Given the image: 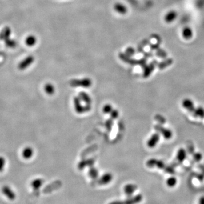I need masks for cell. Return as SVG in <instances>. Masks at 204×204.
<instances>
[{"instance_id": "20", "label": "cell", "mask_w": 204, "mask_h": 204, "mask_svg": "<svg viewBox=\"0 0 204 204\" xmlns=\"http://www.w3.org/2000/svg\"><path fill=\"white\" fill-rule=\"evenodd\" d=\"M79 98L81 99V101H83L85 103H86L87 105H90L91 102V98L89 97V95L84 92H81L79 94Z\"/></svg>"}, {"instance_id": "30", "label": "cell", "mask_w": 204, "mask_h": 204, "mask_svg": "<svg viewBox=\"0 0 204 204\" xmlns=\"http://www.w3.org/2000/svg\"><path fill=\"white\" fill-rule=\"evenodd\" d=\"M157 159L155 158H151L148 160L146 162V166L149 168H153L156 166Z\"/></svg>"}, {"instance_id": "6", "label": "cell", "mask_w": 204, "mask_h": 204, "mask_svg": "<svg viewBox=\"0 0 204 204\" xmlns=\"http://www.w3.org/2000/svg\"><path fill=\"white\" fill-rule=\"evenodd\" d=\"M2 193L7 197L9 200L14 201L16 198V194L10 187L8 186H4L1 189Z\"/></svg>"}, {"instance_id": "5", "label": "cell", "mask_w": 204, "mask_h": 204, "mask_svg": "<svg viewBox=\"0 0 204 204\" xmlns=\"http://www.w3.org/2000/svg\"><path fill=\"white\" fill-rule=\"evenodd\" d=\"M81 100L79 98V97H76L74 99V107H75V111L78 114H82L85 112H87L90 110V107L89 105H87L86 107H83L81 104Z\"/></svg>"}, {"instance_id": "21", "label": "cell", "mask_w": 204, "mask_h": 204, "mask_svg": "<svg viewBox=\"0 0 204 204\" xmlns=\"http://www.w3.org/2000/svg\"><path fill=\"white\" fill-rule=\"evenodd\" d=\"M177 16V14L175 11H171L167 13L165 15V19L167 22H171L174 21Z\"/></svg>"}, {"instance_id": "19", "label": "cell", "mask_w": 204, "mask_h": 204, "mask_svg": "<svg viewBox=\"0 0 204 204\" xmlns=\"http://www.w3.org/2000/svg\"><path fill=\"white\" fill-rule=\"evenodd\" d=\"M182 35L185 39L189 40L191 39L193 36V32L192 29L189 27H186V28H184L183 29Z\"/></svg>"}, {"instance_id": "28", "label": "cell", "mask_w": 204, "mask_h": 204, "mask_svg": "<svg viewBox=\"0 0 204 204\" xmlns=\"http://www.w3.org/2000/svg\"><path fill=\"white\" fill-rule=\"evenodd\" d=\"M172 62V61L171 60L168 59V60H165V61L161 62L158 65V67L160 69H165V68L167 67L169 65L171 64Z\"/></svg>"}, {"instance_id": "34", "label": "cell", "mask_w": 204, "mask_h": 204, "mask_svg": "<svg viewBox=\"0 0 204 204\" xmlns=\"http://www.w3.org/2000/svg\"><path fill=\"white\" fill-rule=\"evenodd\" d=\"M155 167H157L158 168L161 169V170H164L166 167V165H165L164 162L162 161L161 160H157Z\"/></svg>"}, {"instance_id": "24", "label": "cell", "mask_w": 204, "mask_h": 204, "mask_svg": "<svg viewBox=\"0 0 204 204\" xmlns=\"http://www.w3.org/2000/svg\"><path fill=\"white\" fill-rule=\"evenodd\" d=\"M94 161L93 159H90V160H86V161H83L82 162H81L78 165V168L79 170H83L84 169L85 167L87 166H91L93 165Z\"/></svg>"}, {"instance_id": "14", "label": "cell", "mask_w": 204, "mask_h": 204, "mask_svg": "<svg viewBox=\"0 0 204 204\" xmlns=\"http://www.w3.org/2000/svg\"><path fill=\"white\" fill-rule=\"evenodd\" d=\"M25 43L27 47H34L37 43V38L35 35L30 34L26 37Z\"/></svg>"}, {"instance_id": "25", "label": "cell", "mask_w": 204, "mask_h": 204, "mask_svg": "<svg viewBox=\"0 0 204 204\" xmlns=\"http://www.w3.org/2000/svg\"><path fill=\"white\" fill-rule=\"evenodd\" d=\"M178 182L177 179L174 176H171L166 180V184L170 188H173L175 186Z\"/></svg>"}, {"instance_id": "26", "label": "cell", "mask_w": 204, "mask_h": 204, "mask_svg": "<svg viewBox=\"0 0 204 204\" xmlns=\"http://www.w3.org/2000/svg\"><path fill=\"white\" fill-rule=\"evenodd\" d=\"M4 42L5 44V46L10 48H14L17 46V41L14 39H11V38L5 41Z\"/></svg>"}, {"instance_id": "13", "label": "cell", "mask_w": 204, "mask_h": 204, "mask_svg": "<svg viewBox=\"0 0 204 204\" xmlns=\"http://www.w3.org/2000/svg\"><path fill=\"white\" fill-rule=\"evenodd\" d=\"M119 57L121 58V60L124 61L126 63L132 65H139V60H136L134 59L131 58L130 57L127 56L125 54H120Z\"/></svg>"}, {"instance_id": "11", "label": "cell", "mask_w": 204, "mask_h": 204, "mask_svg": "<svg viewBox=\"0 0 204 204\" xmlns=\"http://www.w3.org/2000/svg\"><path fill=\"white\" fill-rule=\"evenodd\" d=\"M137 189V186L133 184H128L124 188V191L126 196L130 197L134 193L136 190Z\"/></svg>"}, {"instance_id": "3", "label": "cell", "mask_w": 204, "mask_h": 204, "mask_svg": "<svg viewBox=\"0 0 204 204\" xmlns=\"http://www.w3.org/2000/svg\"><path fill=\"white\" fill-rule=\"evenodd\" d=\"M154 129L158 133H161L163 137L166 140H169L172 138L173 133L172 131L169 129L165 128L161 124H157L154 126Z\"/></svg>"}, {"instance_id": "4", "label": "cell", "mask_w": 204, "mask_h": 204, "mask_svg": "<svg viewBox=\"0 0 204 204\" xmlns=\"http://www.w3.org/2000/svg\"><path fill=\"white\" fill-rule=\"evenodd\" d=\"M92 82L89 78H83L81 79H73L70 81V85L73 87H89L91 85Z\"/></svg>"}, {"instance_id": "7", "label": "cell", "mask_w": 204, "mask_h": 204, "mask_svg": "<svg viewBox=\"0 0 204 204\" xmlns=\"http://www.w3.org/2000/svg\"><path fill=\"white\" fill-rule=\"evenodd\" d=\"M160 140V135L159 133H155L153 134H152L150 138L147 141V146L150 148H153L156 146L157 143L159 142Z\"/></svg>"}, {"instance_id": "35", "label": "cell", "mask_w": 204, "mask_h": 204, "mask_svg": "<svg viewBox=\"0 0 204 204\" xmlns=\"http://www.w3.org/2000/svg\"><path fill=\"white\" fill-rule=\"evenodd\" d=\"M103 111L104 112L105 114H109L111 113L112 111V108L110 104H106L105 105L103 108Z\"/></svg>"}, {"instance_id": "15", "label": "cell", "mask_w": 204, "mask_h": 204, "mask_svg": "<svg viewBox=\"0 0 204 204\" xmlns=\"http://www.w3.org/2000/svg\"><path fill=\"white\" fill-rule=\"evenodd\" d=\"M34 155V150L31 147L26 146L22 151V156L25 159H29Z\"/></svg>"}, {"instance_id": "18", "label": "cell", "mask_w": 204, "mask_h": 204, "mask_svg": "<svg viewBox=\"0 0 204 204\" xmlns=\"http://www.w3.org/2000/svg\"><path fill=\"white\" fill-rule=\"evenodd\" d=\"M114 9L115 11L121 14H125L127 12V8L125 5L121 3H116L114 5Z\"/></svg>"}, {"instance_id": "10", "label": "cell", "mask_w": 204, "mask_h": 204, "mask_svg": "<svg viewBox=\"0 0 204 204\" xmlns=\"http://www.w3.org/2000/svg\"><path fill=\"white\" fill-rule=\"evenodd\" d=\"M157 62L155 61L151 62L150 64L146 66L144 68L143 76L144 78H147L149 75H150L151 73L154 70L155 66L157 65Z\"/></svg>"}, {"instance_id": "27", "label": "cell", "mask_w": 204, "mask_h": 204, "mask_svg": "<svg viewBox=\"0 0 204 204\" xmlns=\"http://www.w3.org/2000/svg\"><path fill=\"white\" fill-rule=\"evenodd\" d=\"M89 176L93 179H96L98 178V171L97 168H94V167H91L90 168L89 171Z\"/></svg>"}, {"instance_id": "23", "label": "cell", "mask_w": 204, "mask_h": 204, "mask_svg": "<svg viewBox=\"0 0 204 204\" xmlns=\"http://www.w3.org/2000/svg\"><path fill=\"white\" fill-rule=\"evenodd\" d=\"M44 90L47 94L52 95L54 93L55 89L52 84H51L50 83H48L44 86Z\"/></svg>"}, {"instance_id": "36", "label": "cell", "mask_w": 204, "mask_h": 204, "mask_svg": "<svg viewBox=\"0 0 204 204\" xmlns=\"http://www.w3.org/2000/svg\"><path fill=\"white\" fill-rule=\"evenodd\" d=\"M134 52H135V50H134V48H133L132 47H129L126 50V54H126L127 56H129V57H130L134 54Z\"/></svg>"}, {"instance_id": "38", "label": "cell", "mask_w": 204, "mask_h": 204, "mask_svg": "<svg viewBox=\"0 0 204 204\" xmlns=\"http://www.w3.org/2000/svg\"><path fill=\"white\" fill-rule=\"evenodd\" d=\"M112 126V122L111 120H108V121L106 122V128H107L108 130H111Z\"/></svg>"}, {"instance_id": "12", "label": "cell", "mask_w": 204, "mask_h": 204, "mask_svg": "<svg viewBox=\"0 0 204 204\" xmlns=\"http://www.w3.org/2000/svg\"><path fill=\"white\" fill-rule=\"evenodd\" d=\"M112 179L113 176L111 173H106L101 176V178L98 180V183L100 185H106L110 183Z\"/></svg>"}, {"instance_id": "9", "label": "cell", "mask_w": 204, "mask_h": 204, "mask_svg": "<svg viewBox=\"0 0 204 204\" xmlns=\"http://www.w3.org/2000/svg\"><path fill=\"white\" fill-rule=\"evenodd\" d=\"M182 106H183V107L187 111H189L190 112H194V111L196 108L194 107V102L188 98L184 99L183 100Z\"/></svg>"}, {"instance_id": "2", "label": "cell", "mask_w": 204, "mask_h": 204, "mask_svg": "<svg viewBox=\"0 0 204 204\" xmlns=\"http://www.w3.org/2000/svg\"><path fill=\"white\" fill-rule=\"evenodd\" d=\"M35 58L32 55H29L22 59L18 64V68L19 70L23 71L27 69L34 63Z\"/></svg>"}, {"instance_id": "16", "label": "cell", "mask_w": 204, "mask_h": 204, "mask_svg": "<svg viewBox=\"0 0 204 204\" xmlns=\"http://www.w3.org/2000/svg\"><path fill=\"white\" fill-rule=\"evenodd\" d=\"M186 152L184 148H180L176 154V159L178 161L182 163L186 160Z\"/></svg>"}, {"instance_id": "29", "label": "cell", "mask_w": 204, "mask_h": 204, "mask_svg": "<svg viewBox=\"0 0 204 204\" xmlns=\"http://www.w3.org/2000/svg\"><path fill=\"white\" fill-rule=\"evenodd\" d=\"M155 119L161 125L165 124V123L166 122V119L165 118V117L163 116L162 115H159V114L155 115Z\"/></svg>"}, {"instance_id": "39", "label": "cell", "mask_w": 204, "mask_h": 204, "mask_svg": "<svg viewBox=\"0 0 204 204\" xmlns=\"http://www.w3.org/2000/svg\"><path fill=\"white\" fill-rule=\"evenodd\" d=\"M197 179H198L200 182H202L204 179V175L202 174H199L197 176Z\"/></svg>"}, {"instance_id": "40", "label": "cell", "mask_w": 204, "mask_h": 204, "mask_svg": "<svg viewBox=\"0 0 204 204\" xmlns=\"http://www.w3.org/2000/svg\"><path fill=\"white\" fill-rule=\"evenodd\" d=\"M198 204H204V196H201L198 200Z\"/></svg>"}, {"instance_id": "17", "label": "cell", "mask_w": 204, "mask_h": 204, "mask_svg": "<svg viewBox=\"0 0 204 204\" xmlns=\"http://www.w3.org/2000/svg\"><path fill=\"white\" fill-rule=\"evenodd\" d=\"M44 181L42 179L40 178H37L34 179L32 181L31 183V186H32L33 190L35 191H37L39 190L40 188L43 186Z\"/></svg>"}, {"instance_id": "1", "label": "cell", "mask_w": 204, "mask_h": 204, "mask_svg": "<svg viewBox=\"0 0 204 204\" xmlns=\"http://www.w3.org/2000/svg\"><path fill=\"white\" fill-rule=\"evenodd\" d=\"M143 200L142 194H138L134 196H130L125 201H114L108 204H138Z\"/></svg>"}, {"instance_id": "22", "label": "cell", "mask_w": 204, "mask_h": 204, "mask_svg": "<svg viewBox=\"0 0 204 204\" xmlns=\"http://www.w3.org/2000/svg\"><path fill=\"white\" fill-rule=\"evenodd\" d=\"M194 116L196 117H198L200 118L204 119V108L202 107H198L196 108L194 111Z\"/></svg>"}, {"instance_id": "8", "label": "cell", "mask_w": 204, "mask_h": 204, "mask_svg": "<svg viewBox=\"0 0 204 204\" xmlns=\"http://www.w3.org/2000/svg\"><path fill=\"white\" fill-rule=\"evenodd\" d=\"M11 32V29L10 27H5L0 32V40L5 42L6 40L10 38Z\"/></svg>"}, {"instance_id": "32", "label": "cell", "mask_w": 204, "mask_h": 204, "mask_svg": "<svg viewBox=\"0 0 204 204\" xmlns=\"http://www.w3.org/2000/svg\"><path fill=\"white\" fill-rule=\"evenodd\" d=\"M164 170H165V172L168 173L169 174H171V175H174L175 172L174 168L172 166H166Z\"/></svg>"}, {"instance_id": "33", "label": "cell", "mask_w": 204, "mask_h": 204, "mask_svg": "<svg viewBox=\"0 0 204 204\" xmlns=\"http://www.w3.org/2000/svg\"><path fill=\"white\" fill-rule=\"evenodd\" d=\"M5 163H6L5 158L2 156H0V172H2L4 170Z\"/></svg>"}, {"instance_id": "31", "label": "cell", "mask_w": 204, "mask_h": 204, "mask_svg": "<svg viewBox=\"0 0 204 204\" xmlns=\"http://www.w3.org/2000/svg\"><path fill=\"white\" fill-rule=\"evenodd\" d=\"M193 158H194V161L197 162L201 161L202 159V155L199 152L194 153L193 154Z\"/></svg>"}, {"instance_id": "37", "label": "cell", "mask_w": 204, "mask_h": 204, "mask_svg": "<svg viewBox=\"0 0 204 204\" xmlns=\"http://www.w3.org/2000/svg\"><path fill=\"white\" fill-rule=\"evenodd\" d=\"M111 113V116L112 118L115 119V118H116L118 117V111L114 110V111H112Z\"/></svg>"}]
</instances>
